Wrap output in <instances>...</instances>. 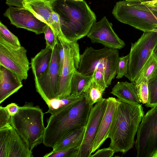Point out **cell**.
Segmentation results:
<instances>
[{
  "mask_svg": "<svg viewBox=\"0 0 157 157\" xmlns=\"http://www.w3.org/2000/svg\"><path fill=\"white\" fill-rule=\"evenodd\" d=\"M54 11L58 15L62 32L70 41L87 36L96 16L86 2L73 0H55Z\"/></svg>",
  "mask_w": 157,
  "mask_h": 157,
  "instance_id": "obj_1",
  "label": "cell"
},
{
  "mask_svg": "<svg viewBox=\"0 0 157 157\" xmlns=\"http://www.w3.org/2000/svg\"><path fill=\"white\" fill-rule=\"evenodd\" d=\"M142 105L119 101L108 135L109 147L115 152L124 154L133 147L135 136L144 115Z\"/></svg>",
  "mask_w": 157,
  "mask_h": 157,
  "instance_id": "obj_2",
  "label": "cell"
},
{
  "mask_svg": "<svg viewBox=\"0 0 157 157\" xmlns=\"http://www.w3.org/2000/svg\"><path fill=\"white\" fill-rule=\"evenodd\" d=\"M93 106L84 97L71 108L51 115L44 132V145L52 148L72 132L85 126Z\"/></svg>",
  "mask_w": 157,
  "mask_h": 157,
  "instance_id": "obj_3",
  "label": "cell"
},
{
  "mask_svg": "<svg viewBox=\"0 0 157 157\" xmlns=\"http://www.w3.org/2000/svg\"><path fill=\"white\" fill-rule=\"evenodd\" d=\"M42 109L32 102H25L19 106L16 114L11 116L10 125L16 130L32 151L34 148L43 143L45 128Z\"/></svg>",
  "mask_w": 157,
  "mask_h": 157,
  "instance_id": "obj_4",
  "label": "cell"
},
{
  "mask_svg": "<svg viewBox=\"0 0 157 157\" xmlns=\"http://www.w3.org/2000/svg\"><path fill=\"white\" fill-rule=\"evenodd\" d=\"M120 57L118 49L105 47L96 49L87 47L80 54L77 70L87 75H92L95 69L103 73L107 86L117 75V64Z\"/></svg>",
  "mask_w": 157,
  "mask_h": 157,
  "instance_id": "obj_5",
  "label": "cell"
},
{
  "mask_svg": "<svg viewBox=\"0 0 157 157\" xmlns=\"http://www.w3.org/2000/svg\"><path fill=\"white\" fill-rule=\"evenodd\" d=\"M120 22L144 32L157 27V13L128 4L125 0L117 2L112 11Z\"/></svg>",
  "mask_w": 157,
  "mask_h": 157,
  "instance_id": "obj_6",
  "label": "cell"
},
{
  "mask_svg": "<svg viewBox=\"0 0 157 157\" xmlns=\"http://www.w3.org/2000/svg\"><path fill=\"white\" fill-rule=\"evenodd\" d=\"M135 144L137 157H153L157 152V106L143 117Z\"/></svg>",
  "mask_w": 157,
  "mask_h": 157,
  "instance_id": "obj_7",
  "label": "cell"
},
{
  "mask_svg": "<svg viewBox=\"0 0 157 157\" xmlns=\"http://www.w3.org/2000/svg\"><path fill=\"white\" fill-rule=\"evenodd\" d=\"M157 45V33L150 31L144 32L137 41L131 43L128 71L125 76L131 82L134 81Z\"/></svg>",
  "mask_w": 157,
  "mask_h": 157,
  "instance_id": "obj_8",
  "label": "cell"
},
{
  "mask_svg": "<svg viewBox=\"0 0 157 157\" xmlns=\"http://www.w3.org/2000/svg\"><path fill=\"white\" fill-rule=\"evenodd\" d=\"M58 39L53 48L50 65L39 78H34L36 90L48 105L52 99L57 98L60 78Z\"/></svg>",
  "mask_w": 157,
  "mask_h": 157,
  "instance_id": "obj_9",
  "label": "cell"
},
{
  "mask_svg": "<svg viewBox=\"0 0 157 157\" xmlns=\"http://www.w3.org/2000/svg\"><path fill=\"white\" fill-rule=\"evenodd\" d=\"M23 46L12 45L0 36V65L16 74L22 80L28 77L30 63Z\"/></svg>",
  "mask_w": 157,
  "mask_h": 157,
  "instance_id": "obj_10",
  "label": "cell"
},
{
  "mask_svg": "<svg viewBox=\"0 0 157 157\" xmlns=\"http://www.w3.org/2000/svg\"><path fill=\"white\" fill-rule=\"evenodd\" d=\"M59 40L63 45L64 56L57 98L66 97L71 94V80L74 72L79 67L80 55L77 41H70L66 38Z\"/></svg>",
  "mask_w": 157,
  "mask_h": 157,
  "instance_id": "obj_11",
  "label": "cell"
},
{
  "mask_svg": "<svg viewBox=\"0 0 157 157\" xmlns=\"http://www.w3.org/2000/svg\"><path fill=\"white\" fill-rule=\"evenodd\" d=\"M106 99L103 98L93 106L85 126L83 139L76 157H90L94 142L105 111Z\"/></svg>",
  "mask_w": 157,
  "mask_h": 157,
  "instance_id": "obj_12",
  "label": "cell"
},
{
  "mask_svg": "<svg viewBox=\"0 0 157 157\" xmlns=\"http://www.w3.org/2000/svg\"><path fill=\"white\" fill-rule=\"evenodd\" d=\"M33 151L11 125L0 128V157H32Z\"/></svg>",
  "mask_w": 157,
  "mask_h": 157,
  "instance_id": "obj_13",
  "label": "cell"
},
{
  "mask_svg": "<svg viewBox=\"0 0 157 157\" xmlns=\"http://www.w3.org/2000/svg\"><path fill=\"white\" fill-rule=\"evenodd\" d=\"M87 36L92 43L101 44L108 48L121 49L125 45L115 32L112 23L105 16L94 23Z\"/></svg>",
  "mask_w": 157,
  "mask_h": 157,
  "instance_id": "obj_14",
  "label": "cell"
},
{
  "mask_svg": "<svg viewBox=\"0 0 157 157\" xmlns=\"http://www.w3.org/2000/svg\"><path fill=\"white\" fill-rule=\"evenodd\" d=\"M3 15L10 20L11 24L17 28L25 29L36 34L44 33L48 25L23 7L10 6Z\"/></svg>",
  "mask_w": 157,
  "mask_h": 157,
  "instance_id": "obj_15",
  "label": "cell"
},
{
  "mask_svg": "<svg viewBox=\"0 0 157 157\" xmlns=\"http://www.w3.org/2000/svg\"><path fill=\"white\" fill-rule=\"evenodd\" d=\"M107 105L93 145L91 153L99 149L108 138L110 129L120 101L113 97L106 99Z\"/></svg>",
  "mask_w": 157,
  "mask_h": 157,
  "instance_id": "obj_16",
  "label": "cell"
},
{
  "mask_svg": "<svg viewBox=\"0 0 157 157\" xmlns=\"http://www.w3.org/2000/svg\"><path fill=\"white\" fill-rule=\"evenodd\" d=\"M22 81L15 73L0 65V104L23 86Z\"/></svg>",
  "mask_w": 157,
  "mask_h": 157,
  "instance_id": "obj_17",
  "label": "cell"
},
{
  "mask_svg": "<svg viewBox=\"0 0 157 157\" xmlns=\"http://www.w3.org/2000/svg\"><path fill=\"white\" fill-rule=\"evenodd\" d=\"M55 0H27L23 2V7L31 11L38 19L50 26L51 16L54 12Z\"/></svg>",
  "mask_w": 157,
  "mask_h": 157,
  "instance_id": "obj_18",
  "label": "cell"
},
{
  "mask_svg": "<svg viewBox=\"0 0 157 157\" xmlns=\"http://www.w3.org/2000/svg\"><path fill=\"white\" fill-rule=\"evenodd\" d=\"M110 93L122 102L133 105L141 103L134 82H118L112 88Z\"/></svg>",
  "mask_w": 157,
  "mask_h": 157,
  "instance_id": "obj_19",
  "label": "cell"
},
{
  "mask_svg": "<svg viewBox=\"0 0 157 157\" xmlns=\"http://www.w3.org/2000/svg\"><path fill=\"white\" fill-rule=\"evenodd\" d=\"M53 49L46 46L31 58L30 64L34 78H39L48 68L52 58Z\"/></svg>",
  "mask_w": 157,
  "mask_h": 157,
  "instance_id": "obj_20",
  "label": "cell"
},
{
  "mask_svg": "<svg viewBox=\"0 0 157 157\" xmlns=\"http://www.w3.org/2000/svg\"><path fill=\"white\" fill-rule=\"evenodd\" d=\"M85 129V126L69 133L54 146L52 151L55 152L72 148H79L83 139Z\"/></svg>",
  "mask_w": 157,
  "mask_h": 157,
  "instance_id": "obj_21",
  "label": "cell"
},
{
  "mask_svg": "<svg viewBox=\"0 0 157 157\" xmlns=\"http://www.w3.org/2000/svg\"><path fill=\"white\" fill-rule=\"evenodd\" d=\"M84 97L83 94L78 95L71 94L66 97L52 99L49 102V109L46 113L54 114L71 108Z\"/></svg>",
  "mask_w": 157,
  "mask_h": 157,
  "instance_id": "obj_22",
  "label": "cell"
},
{
  "mask_svg": "<svg viewBox=\"0 0 157 157\" xmlns=\"http://www.w3.org/2000/svg\"><path fill=\"white\" fill-rule=\"evenodd\" d=\"M92 78V75H85L76 70L71 80V94L78 95L83 94Z\"/></svg>",
  "mask_w": 157,
  "mask_h": 157,
  "instance_id": "obj_23",
  "label": "cell"
},
{
  "mask_svg": "<svg viewBox=\"0 0 157 157\" xmlns=\"http://www.w3.org/2000/svg\"><path fill=\"white\" fill-rule=\"evenodd\" d=\"M157 70V57L153 53L150 56L133 81L136 86L147 81Z\"/></svg>",
  "mask_w": 157,
  "mask_h": 157,
  "instance_id": "obj_24",
  "label": "cell"
},
{
  "mask_svg": "<svg viewBox=\"0 0 157 157\" xmlns=\"http://www.w3.org/2000/svg\"><path fill=\"white\" fill-rule=\"evenodd\" d=\"M105 90L96 83L92 78L83 93L86 103L93 106L94 104L102 100L103 98V94Z\"/></svg>",
  "mask_w": 157,
  "mask_h": 157,
  "instance_id": "obj_25",
  "label": "cell"
},
{
  "mask_svg": "<svg viewBox=\"0 0 157 157\" xmlns=\"http://www.w3.org/2000/svg\"><path fill=\"white\" fill-rule=\"evenodd\" d=\"M147 81L148 96L145 106L151 108L157 106V70Z\"/></svg>",
  "mask_w": 157,
  "mask_h": 157,
  "instance_id": "obj_26",
  "label": "cell"
},
{
  "mask_svg": "<svg viewBox=\"0 0 157 157\" xmlns=\"http://www.w3.org/2000/svg\"><path fill=\"white\" fill-rule=\"evenodd\" d=\"M0 36L12 45L17 46H21L18 37L12 33L1 22H0Z\"/></svg>",
  "mask_w": 157,
  "mask_h": 157,
  "instance_id": "obj_27",
  "label": "cell"
},
{
  "mask_svg": "<svg viewBox=\"0 0 157 157\" xmlns=\"http://www.w3.org/2000/svg\"><path fill=\"white\" fill-rule=\"evenodd\" d=\"M129 54L125 56L120 57L118 60L116 78L120 79L127 74L129 61Z\"/></svg>",
  "mask_w": 157,
  "mask_h": 157,
  "instance_id": "obj_28",
  "label": "cell"
},
{
  "mask_svg": "<svg viewBox=\"0 0 157 157\" xmlns=\"http://www.w3.org/2000/svg\"><path fill=\"white\" fill-rule=\"evenodd\" d=\"M50 26L59 39L66 38L61 30L59 16L54 11L52 13L51 16Z\"/></svg>",
  "mask_w": 157,
  "mask_h": 157,
  "instance_id": "obj_29",
  "label": "cell"
},
{
  "mask_svg": "<svg viewBox=\"0 0 157 157\" xmlns=\"http://www.w3.org/2000/svg\"><path fill=\"white\" fill-rule=\"evenodd\" d=\"M127 3L144 10L152 11L157 13V6L147 1L142 0H125Z\"/></svg>",
  "mask_w": 157,
  "mask_h": 157,
  "instance_id": "obj_30",
  "label": "cell"
},
{
  "mask_svg": "<svg viewBox=\"0 0 157 157\" xmlns=\"http://www.w3.org/2000/svg\"><path fill=\"white\" fill-rule=\"evenodd\" d=\"M136 91L141 103L146 104L147 102L148 90L147 81L141 82L136 86Z\"/></svg>",
  "mask_w": 157,
  "mask_h": 157,
  "instance_id": "obj_31",
  "label": "cell"
},
{
  "mask_svg": "<svg viewBox=\"0 0 157 157\" xmlns=\"http://www.w3.org/2000/svg\"><path fill=\"white\" fill-rule=\"evenodd\" d=\"M79 148H72L46 154L44 157H76Z\"/></svg>",
  "mask_w": 157,
  "mask_h": 157,
  "instance_id": "obj_32",
  "label": "cell"
},
{
  "mask_svg": "<svg viewBox=\"0 0 157 157\" xmlns=\"http://www.w3.org/2000/svg\"><path fill=\"white\" fill-rule=\"evenodd\" d=\"M44 33V34L46 46L53 49L58 40V37L56 36L51 28L48 25L46 28Z\"/></svg>",
  "mask_w": 157,
  "mask_h": 157,
  "instance_id": "obj_33",
  "label": "cell"
},
{
  "mask_svg": "<svg viewBox=\"0 0 157 157\" xmlns=\"http://www.w3.org/2000/svg\"><path fill=\"white\" fill-rule=\"evenodd\" d=\"M11 116L5 107H0V128L9 126L10 125Z\"/></svg>",
  "mask_w": 157,
  "mask_h": 157,
  "instance_id": "obj_34",
  "label": "cell"
},
{
  "mask_svg": "<svg viewBox=\"0 0 157 157\" xmlns=\"http://www.w3.org/2000/svg\"><path fill=\"white\" fill-rule=\"evenodd\" d=\"M93 80L98 85L106 89L108 87L105 82L104 73L100 70L95 69L92 75Z\"/></svg>",
  "mask_w": 157,
  "mask_h": 157,
  "instance_id": "obj_35",
  "label": "cell"
},
{
  "mask_svg": "<svg viewBox=\"0 0 157 157\" xmlns=\"http://www.w3.org/2000/svg\"><path fill=\"white\" fill-rule=\"evenodd\" d=\"M115 153L114 150L110 147L98 149L94 154L90 157H112Z\"/></svg>",
  "mask_w": 157,
  "mask_h": 157,
  "instance_id": "obj_36",
  "label": "cell"
},
{
  "mask_svg": "<svg viewBox=\"0 0 157 157\" xmlns=\"http://www.w3.org/2000/svg\"><path fill=\"white\" fill-rule=\"evenodd\" d=\"M58 45L59 59V73L60 76L64 62V55L63 45L59 40Z\"/></svg>",
  "mask_w": 157,
  "mask_h": 157,
  "instance_id": "obj_37",
  "label": "cell"
},
{
  "mask_svg": "<svg viewBox=\"0 0 157 157\" xmlns=\"http://www.w3.org/2000/svg\"><path fill=\"white\" fill-rule=\"evenodd\" d=\"M19 106L15 103H11L5 107L10 115L13 116L17 113Z\"/></svg>",
  "mask_w": 157,
  "mask_h": 157,
  "instance_id": "obj_38",
  "label": "cell"
},
{
  "mask_svg": "<svg viewBox=\"0 0 157 157\" xmlns=\"http://www.w3.org/2000/svg\"><path fill=\"white\" fill-rule=\"evenodd\" d=\"M27 0H6V3L9 6L23 7L22 2Z\"/></svg>",
  "mask_w": 157,
  "mask_h": 157,
  "instance_id": "obj_39",
  "label": "cell"
},
{
  "mask_svg": "<svg viewBox=\"0 0 157 157\" xmlns=\"http://www.w3.org/2000/svg\"><path fill=\"white\" fill-rule=\"evenodd\" d=\"M147 1H148L151 4L157 6V0H153Z\"/></svg>",
  "mask_w": 157,
  "mask_h": 157,
  "instance_id": "obj_40",
  "label": "cell"
},
{
  "mask_svg": "<svg viewBox=\"0 0 157 157\" xmlns=\"http://www.w3.org/2000/svg\"><path fill=\"white\" fill-rule=\"evenodd\" d=\"M153 53L157 57V45L154 49Z\"/></svg>",
  "mask_w": 157,
  "mask_h": 157,
  "instance_id": "obj_41",
  "label": "cell"
},
{
  "mask_svg": "<svg viewBox=\"0 0 157 157\" xmlns=\"http://www.w3.org/2000/svg\"><path fill=\"white\" fill-rule=\"evenodd\" d=\"M150 31L154 32L157 33V27L152 30H151Z\"/></svg>",
  "mask_w": 157,
  "mask_h": 157,
  "instance_id": "obj_42",
  "label": "cell"
},
{
  "mask_svg": "<svg viewBox=\"0 0 157 157\" xmlns=\"http://www.w3.org/2000/svg\"><path fill=\"white\" fill-rule=\"evenodd\" d=\"M153 157H157V152H156L153 156Z\"/></svg>",
  "mask_w": 157,
  "mask_h": 157,
  "instance_id": "obj_43",
  "label": "cell"
},
{
  "mask_svg": "<svg viewBox=\"0 0 157 157\" xmlns=\"http://www.w3.org/2000/svg\"><path fill=\"white\" fill-rule=\"evenodd\" d=\"M75 1H83V0H73Z\"/></svg>",
  "mask_w": 157,
  "mask_h": 157,
  "instance_id": "obj_44",
  "label": "cell"
},
{
  "mask_svg": "<svg viewBox=\"0 0 157 157\" xmlns=\"http://www.w3.org/2000/svg\"><path fill=\"white\" fill-rule=\"evenodd\" d=\"M144 1H151V0H142Z\"/></svg>",
  "mask_w": 157,
  "mask_h": 157,
  "instance_id": "obj_45",
  "label": "cell"
}]
</instances>
